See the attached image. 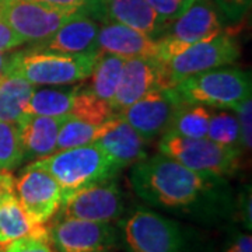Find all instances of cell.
<instances>
[{
	"instance_id": "6da1fadb",
	"label": "cell",
	"mask_w": 252,
	"mask_h": 252,
	"mask_svg": "<svg viewBox=\"0 0 252 252\" xmlns=\"http://www.w3.org/2000/svg\"><path fill=\"white\" fill-rule=\"evenodd\" d=\"M219 180L200 175L164 154L146 157L130 172V184L144 202L184 213L213 210Z\"/></svg>"
},
{
	"instance_id": "7a4b0ae2",
	"label": "cell",
	"mask_w": 252,
	"mask_h": 252,
	"mask_svg": "<svg viewBox=\"0 0 252 252\" xmlns=\"http://www.w3.org/2000/svg\"><path fill=\"white\" fill-rule=\"evenodd\" d=\"M98 54H66L38 46L7 58L3 76H17L34 86L70 84L90 77Z\"/></svg>"
},
{
	"instance_id": "3957f363",
	"label": "cell",
	"mask_w": 252,
	"mask_h": 252,
	"mask_svg": "<svg viewBox=\"0 0 252 252\" xmlns=\"http://www.w3.org/2000/svg\"><path fill=\"white\" fill-rule=\"evenodd\" d=\"M30 165L46 171L59 184L62 200L84 187L112 180L121 170L95 143L55 152Z\"/></svg>"
},
{
	"instance_id": "277c9868",
	"label": "cell",
	"mask_w": 252,
	"mask_h": 252,
	"mask_svg": "<svg viewBox=\"0 0 252 252\" xmlns=\"http://www.w3.org/2000/svg\"><path fill=\"white\" fill-rule=\"evenodd\" d=\"M251 74L234 67L192 74L174 89L182 102L234 109L251 97Z\"/></svg>"
},
{
	"instance_id": "5b68a950",
	"label": "cell",
	"mask_w": 252,
	"mask_h": 252,
	"mask_svg": "<svg viewBox=\"0 0 252 252\" xmlns=\"http://www.w3.org/2000/svg\"><path fill=\"white\" fill-rule=\"evenodd\" d=\"M160 152L192 171L215 178L234 174L241 160L240 149L217 144L207 137H182L170 132L162 135Z\"/></svg>"
},
{
	"instance_id": "8992f818",
	"label": "cell",
	"mask_w": 252,
	"mask_h": 252,
	"mask_svg": "<svg viewBox=\"0 0 252 252\" xmlns=\"http://www.w3.org/2000/svg\"><path fill=\"white\" fill-rule=\"evenodd\" d=\"M240 52L235 32L231 31H221L210 39L192 44L170 61L160 62L164 87H175L192 74L234 63Z\"/></svg>"
},
{
	"instance_id": "52a82bcc",
	"label": "cell",
	"mask_w": 252,
	"mask_h": 252,
	"mask_svg": "<svg viewBox=\"0 0 252 252\" xmlns=\"http://www.w3.org/2000/svg\"><path fill=\"white\" fill-rule=\"evenodd\" d=\"M80 11L52 7L35 0H0V20L24 42H44Z\"/></svg>"
},
{
	"instance_id": "ba28073f",
	"label": "cell",
	"mask_w": 252,
	"mask_h": 252,
	"mask_svg": "<svg viewBox=\"0 0 252 252\" xmlns=\"http://www.w3.org/2000/svg\"><path fill=\"white\" fill-rule=\"evenodd\" d=\"M132 252H182L184 235L178 223L150 210H136L124 224Z\"/></svg>"
},
{
	"instance_id": "9c48e42d",
	"label": "cell",
	"mask_w": 252,
	"mask_h": 252,
	"mask_svg": "<svg viewBox=\"0 0 252 252\" xmlns=\"http://www.w3.org/2000/svg\"><path fill=\"white\" fill-rule=\"evenodd\" d=\"M182 104L174 87L156 89L119 111L118 117L126 121L144 140H152L170 129L172 119Z\"/></svg>"
},
{
	"instance_id": "30bf717a",
	"label": "cell",
	"mask_w": 252,
	"mask_h": 252,
	"mask_svg": "<svg viewBox=\"0 0 252 252\" xmlns=\"http://www.w3.org/2000/svg\"><path fill=\"white\" fill-rule=\"evenodd\" d=\"M124 213L122 192L112 180L79 189L63 199L56 217L111 223Z\"/></svg>"
},
{
	"instance_id": "8fae6325",
	"label": "cell",
	"mask_w": 252,
	"mask_h": 252,
	"mask_svg": "<svg viewBox=\"0 0 252 252\" xmlns=\"http://www.w3.org/2000/svg\"><path fill=\"white\" fill-rule=\"evenodd\" d=\"M48 233L56 252H108L117 243L114 227L104 221L56 217Z\"/></svg>"
},
{
	"instance_id": "7c38bea8",
	"label": "cell",
	"mask_w": 252,
	"mask_h": 252,
	"mask_svg": "<svg viewBox=\"0 0 252 252\" xmlns=\"http://www.w3.org/2000/svg\"><path fill=\"white\" fill-rule=\"evenodd\" d=\"M16 193L34 224H46L62 203V189L44 170L28 164L16 181Z\"/></svg>"
},
{
	"instance_id": "4fadbf2b",
	"label": "cell",
	"mask_w": 252,
	"mask_h": 252,
	"mask_svg": "<svg viewBox=\"0 0 252 252\" xmlns=\"http://www.w3.org/2000/svg\"><path fill=\"white\" fill-rule=\"evenodd\" d=\"M156 89H165L160 61L156 58H129L125 59L117 93L109 105L117 114Z\"/></svg>"
},
{
	"instance_id": "5bb4252c",
	"label": "cell",
	"mask_w": 252,
	"mask_h": 252,
	"mask_svg": "<svg viewBox=\"0 0 252 252\" xmlns=\"http://www.w3.org/2000/svg\"><path fill=\"white\" fill-rule=\"evenodd\" d=\"M165 35L185 49L192 44L206 41L223 31L215 4L210 0H195L180 17L165 28Z\"/></svg>"
},
{
	"instance_id": "9a60e30c",
	"label": "cell",
	"mask_w": 252,
	"mask_h": 252,
	"mask_svg": "<svg viewBox=\"0 0 252 252\" xmlns=\"http://www.w3.org/2000/svg\"><path fill=\"white\" fill-rule=\"evenodd\" d=\"M97 51L121 58H157L158 41L115 21H107L99 28Z\"/></svg>"
},
{
	"instance_id": "2e32d148",
	"label": "cell",
	"mask_w": 252,
	"mask_h": 252,
	"mask_svg": "<svg viewBox=\"0 0 252 252\" xmlns=\"http://www.w3.org/2000/svg\"><path fill=\"white\" fill-rule=\"evenodd\" d=\"M119 168L142 161L147 157L146 140L122 118L109 119L104 133L94 142Z\"/></svg>"
},
{
	"instance_id": "e0dca14e",
	"label": "cell",
	"mask_w": 252,
	"mask_h": 252,
	"mask_svg": "<svg viewBox=\"0 0 252 252\" xmlns=\"http://www.w3.org/2000/svg\"><path fill=\"white\" fill-rule=\"evenodd\" d=\"M69 117L23 114L16 122L24 160H38L55 153L58 133Z\"/></svg>"
},
{
	"instance_id": "ac0fdd59",
	"label": "cell",
	"mask_w": 252,
	"mask_h": 252,
	"mask_svg": "<svg viewBox=\"0 0 252 252\" xmlns=\"http://www.w3.org/2000/svg\"><path fill=\"white\" fill-rule=\"evenodd\" d=\"M98 23L84 13H76L54 35L38 46L66 54H83L97 51Z\"/></svg>"
},
{
	"instance_id": "d6986e66",
	"label": "cell",
	"mask_w": 252,
	"mask_h": 252,
	"mask_svg": "<svg viewBox=\"0 0 252 252\" xmlns=\"http://www.w3.org/2000/svg\"><path fill=\"white\" fill-rule=\"evenodd\" d=\"M31 234H48V227L30 220L17 198L16 182L10 184L0 193V248Z\"/></svg>"
},
{
	"instance_id": "ffe728a7",
	"label": "cell",
	"mask_w": 252,
	"mask_h": 252,
	"mask_svg": "<svg viewBox=\"0 0 252 252\" xmlns=\"http://www.w3.org/2000/svg\"><path fill=\"white\" fill-rule=\"evenodd\" d=\"M107 21L137 30L146 35H158L165 30V26L146 0H102Z\"/></svg>"
},
{
	"instance_id": "44dd1931",
	"label": "cell",
	"mask_w": 252,
	"mask_h": 252,
	"mask_svg": "<svg viewBox=\"0 0 252 252\" xmlns=\"http://www.w3.org/2000/svg\"><path fill=\"white\" fill-rule=\"evenodd\" d=\"M124 63H125V58H121L114 54L99 52L97 62L90 74L91 84L89 91L91 94L111 104L121 80Z\"/></svg>"
},
{
	"instance_id": "7402d4cb",
	"label": "cell",
	"mask_w": 252,
	"mask_h": 252,
	"mask_svg": "<svg viewBox=\"0 0 252 252\" xmlns=\"http://www.w3.org/2000/svg\"><path fill=\"white\" fill-rule=\"evenodd\" d=\"M34 93V84L17 76L0 79V122L16 124L24 114L28 99Z\"/></svg>"
},
{
	"instance_id": "603a6c76",
	"label": "cell",
	"mask_w": 252,
	"mask_h": 252,
	"mask_svg": "<svg viewBox=\"0 0 252 252\" xmlns=\"http://www.w3.org/2000/svg\"><path fill=\"white\" fill-rule=\"evenodd\" d=\"M76 89L69 91L41 90L34 91L24 108V114L45 117H69L73 108Z\"/></svg>"
},
{
	"instance_id": "cb8c5ba5",
	"label": "cell",
	"mask_w": 252,
	"mask_h": 252,
	"mask_svg": "<svg viewBox=\"0 0 252 252\" xmlns=\"http://www.w3.org/2000/svg\"><path fill=\"white\" fill-rule=\"evenodd\" d=\"M212 112L200 104L184 102L172 119L171 126L167 132L182 137H206L209 119Z\"/></svg>"
},
{
	"instance_id": "d4e9b609",
	"label": "cell",
	"mask_w": 252,
	"mask_h": 252,
	"mask_svg": "<svg viewBox=\"0 0 252 252\" xmlns=\"http://www.w3.org/2000/svg\"><path fill=\"white\" fill-rule=\"evenodd\" d=\"M108 121L104 122L102 125H91L79 119H66L58 133L55 152H62L73 147H81L94 143L104 133Z\"/></svg>"
},
{
	"instance_id": "484cf974",
	"label": "cell",
	"mask_w": 252,
	"mask_h": 252,
	"mask_svg": "<svg viewBox=\"0 0 252 252\" xmlns=\"http://www.w3.org/2000/svg\"><path fill=\"white\" fill-rule=\"evenodd\" d=\"M115 117L108 102L99 99L89 90L76 89L70 119H79L91 125H102Z\"/></svg>"
},
{
	"instance_id": "4316f807",
	"label": "cell",
	"mask_w": 252,
	"mask_h": 252,
	"mask_svg": "<svg viewBox=\"0 0 252 252\" xmlns=\"http://www.w3.org/2000/svg\"><path fill=\"white\" fill-rule=\"evenodd\" d=\"M206 137L217 144L241 150L240 124L237 117L230 112L221 111L215 115H210Z\"/></svg>"
},
{
	"instance_id": "83f0119b",
	"label": "cell",
	"mask_w": 252,
	"mask_h": 252,
	"mask_svg": "<svg viewBox=\"0 0 252 252\" xmlns=\"http://www.w3.org/2000/svg\"><path fill=\"white\" fill-rule=\"evenodd\" d=\"M24 160L16 124L0 122V171H11Z\"/></svg>"
},
{
	"instance_id": "f1b7e54d",
	"label": "cell",
	"mask_w": 252,
	"mask_h": 252,
	"mask_svg": "<svg viewBox=\"0 0 252 252\" xmlns=\"http://www.w3.org/2000/svg\"><path fill=\"white\" fill-rule=\"evenodd\" d=\"M35 1H41V3L52 6V7L80 11L93 18L95 17L98 20L107 21L102 0H35Z\"/></svg>"
},
{
	"instance_id": "f546056e",
	"label": "cell",
	"mask_w": 252,
	"mask_h": 252,
	"mask_svg": "<svg viewBox=\"0 0 252 252\" xmlns=\"http://www.w3.org/2000/svg\"><path fill=\"white\" fill-rule=\"evenodd\" d=\"M147 4L156 11V14L165 26L172 23L188 9L195 0H146Z\"/></svg>"
},
{
	"instance_id": "4dcf8cb0",
	"label": "cell",
	"mask_w": 252,
	"mask_h": 252,
	"mask_svg": "<svg viewBox=\"0 0 252 252\" xmlns=\"http://www.w3.org/2000/svg\"><path fill=\"white\" fill-rule=\"evenodd\" d=\"M3 252H56L48 234H31L7 244Z\"/></svg>"
},
{
	"instance_id": "1f68e13d",
	"label": "cell",
	"mask_w": 252,
	"mask_h": 252,
	"mask_svg": "<svg viewBox=\"0 0 252 252\" xmlns=\"http://www.w3.org/2000/svg\"><path fill=\"white\" fill-rule=\"evenodd\" d=\"M238 112V124H240V139L241 147L244 150H251L252 146V102L251 97L244 99L235 108Z\"/></svg>"
},
{
	"instance_id": "d6a6232c",
	"label": "cell",
	"mask_w": 252,
	"mask_h": 252,
	"mask_svg": "<svg viewBox=\"0 0 252 252\" xmlns=\"http://www.w3.org/2000/svg\"><path fill=\"white\" fill-rule=\"evenodd\" d=\"M252 0H216L219 10L230 21H240L250 11Z\"/></svg>"
},
{
	"instance_id": "836d02e7",
	"label": "cell",
	"mask_w": 252,
	"mask_h": 252,
	"mask_svg": "<svg viewBox=\"0 0 252 252\" xmlns=\"http://www.w3.org/2000/svg\"><path fill=\"white\" fill-rule=\"evenodd\" d=\"M23 44H24V41L4 21L0 20V51L1 52L11 51Z\"/></svg>"
},
{
	"instance_id": "e575fe53",
	"label": "cell",
	"mask_w": 252,
	"mask_h": 252,
	"mask_svg": "<svg viewBox=\"0 0 252 252\" xmlns=\"http://www.w3.org/2000/svg\"><path fill=\"white\" fill-rule=\"evenodd\" d=\"M227 252H252L251 235L241 234L235 238Z\"/></svg>"
},
{
	"instance_id": "d590c367",
	"label": "cell",
	"mask_w": 252,
	"mask_h": 252,
	"mask_svg": "<svg viewBox=\"0 0 252 252\" xmlns=\"http://www.w3.org/2000/svg\"><path fill=\"white\" fill-rule=\"evenodd\" d=\"M14 182L16 181L9 171H0V193L6 187H9L10 184H14Z\"/></svg>"
},
{
	"instance_id": "8d00e7d4",
	"label": "cell",
	"mask_w": 252,
	"mask_h": 252,
	"mask_svg": "<svg viewBox=\"0 0 252 252\" xmlns=\"http://www.w3.org/2000/svg\"><path fill=\"white\" fill-rule=\"evenodd\" d=\"M4 63H6V59H4V56H3L1 51H0V79L3 77V72H4Z\"/></svg>"
},
{
	"instance_id": "74e56055",
	"label": "cell",
	"mask_w": 252,
	"mask_h": 252,
	"mask_svg": "<svg viewBox=\"0 0 252 252\" xmlns=\"http://www.w3.org/2000/svg\"><path fill=\"white\" fill-rule=\"evenodd\" d=\"M0 252H3V250H1V248H0Z\"/></svg>"
}]
</instances>
